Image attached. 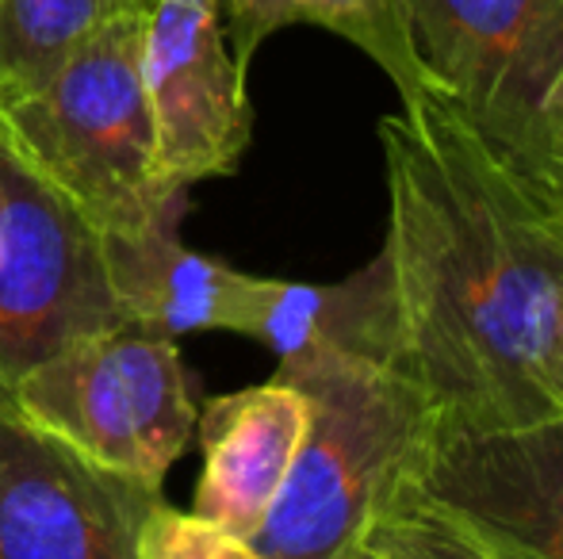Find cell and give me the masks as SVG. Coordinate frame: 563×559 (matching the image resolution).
<instances>
[{"mask_svg": "<svg viewBox=\"0 0 563 559\" xmlns=\"http://www.w3.org/2000/svg\"><path fill=\"white\" fill-rule=\"evenodd\" d=\"M410 479L503 559H563V414L510 429L438 425Z\"/></svg>", "mask_w": 563, "mask_h": 559, "instance_id": "obj_9", "label": "cell"}, {"mask_svg": "<svg viewBox=\"0 0 563 559\" xmlns=\"http://www.w3.org/2000/svg\"><path fill=\"white\" fill-rule=\"evenodd\" d=\"M407 8L418 51L449 100L518 161L563 66V0H407Z\"/></svg>", "mask_w": 563, "mask_h": 559, "instance_id": "obj_7", "label": "cell"}, {"mask_svg": "<svg viewBox=\"0 0 563 559\" xmlns=\"http://www.w3.org/2000/svg\"><path fill=\"white\" fill-rule=\"evenodd\" d=\"M150 0L123 4L51 81L0 112V149L81 211L104 238L139 234L185 211L157 177L142 89Z\"/></svg>", "mask_w": 563, "mask_h": 559, "instance_id": "obj_3", "label": "cell"}, {"mask_svg": "<svg viewBox=\"0 0 563 559\" xmlns=\"http://www.w3.org/2000/svg\"><path fill=\"white\" fill-rule=\"evenodd\" d=\"M384 261L395 368L445 429L563 414V200L537 185L445 92L379 120Z\"/></svg>", "mask_w": 563, "mask_h": 559, "instance_id": "obj_1", "label": "cell"}, {"mask_svg": "<svg viewBox=\"0 0 563 559\" xmlns=\"http://www.w3.org/2000/svg\"><path fill=\"white\" fill-rule=\"evenodd\" d=\"M556 380H560V399H563V329H560V353H556Z\"/></svg>", "mask_w": 563, "mask_h": 559, "instance_id": "obj_19", "label": "cell"}, {"mask_svg": "<svg viewBox=\"0 0 563 559\" xmlns=\"http://www.w3.org/2000/svg\"><path fill=\"white\" fill-rule=\"evenodd\" d=\"M142 89L165 192L185 195L238 169L253 138V108L245 69L230 51L223 0H150Z\"/></svg>", "mask_w": 563, "mask_h": 559, "instance_id": "obj_6", "label": "cell"}, {"mask_svg": "<svg viewBox=\"0 0 563 559\" xmlns=\"http://www.w3.org/2000/svg\"><path fill=\"white\" fill-rule=\"evenodd\" d=\"M276 380L303 391L311 425L253 545L265 559H334L415 471L438 406L399 368L341 349L280 360Z\"/></svg>", "mask_w": 563, "mask_h": 559, "instance_id": "obj_2", "label": "cell"}, {"mask_svg": "<svg viewBox=\"0 0 563 559\" xmlns=\"http://www.w3.org/2000/svg\"><path fill=\"white\" fill-rule=\"evenodd\" d=\"M162 487L112 476L15 411L0 383V559H139Z\"/></svg>", "mask_w": 563, "mask_h": 559, "instance_id": "obj_8", "label": "cell"}, {"mask_svg": "<svg viewBox=\"0 0 563 559\" xmlns=\"http://www.w3.org/2000/svg\"><path fill=\"white\" fill-rule=\"evenodd\" d=\"M234 334L253 337L280 360L341 349L395 368V314L384 261L372 257L361 272L338 283L250 277Z\"/></svg>", "mask_w": 563, "mask_h": 559, "instance_id": "obj_11", "label": "cell"}, {"mask_svg": "<svg viewBox=\"0 0 563 559\" xmlns=\"http://www.w3.org/2000/svg\"><path fill=\"white\" fill-rule=\"evenodd\" d=\"M177 219L169 215L139 234L104 238L119 314L173 342L200 329H234L250 277L188 249L177 238Z\"/></svg>", "mask_w": 563, "mask_h": 559, "instance_id": "obj_12", "label": "cell"}, {"mask_svg": "<svg viewBox=\"0 0 563 559\" xmlns=\"http://www.w3.org/2000/svg\"><path fill=\"white\" fill-rule=\"evenodd\" d=\"M223 20L230 51L242 69H250L253 54L276 31L311 23L376 62L399 89V100L445 92L418 51L407 0H223Z\"/></svg>", "mask_w": 563, "mask_h": 559, "instance_id": "obj_13", "label": "cell"}, {"mask_svg": "<svg viewBox=\"0 0 563 559\" xmlns=\"http://www.w3.org/2000/svg\"><path fill=\"white\" fill-rule=\"evenodd\" d=\"M139 559H265L257 545L188 510L157 502L139 529Z\"/></svg>", "mask_w": 563, "mask_h": 559, "instance_id": "obj_16", "label": "cell"}, {"mask_svg": "<svg viewBox=\"0 0 563 559\" xmlns=\"http://www.w3.org/2000/svg\"><path fill=\"white\" fill-rule=\"evenodd\" d=\"M334 559H391V556H387L379 545H372L368 537H356L353 545H349L345 552H338Z\"/></svg>", "mask_w": 563, "mask_h": 559, "instance_id": "obj_18", "label": "cell"}, {"mask_svg": "<svg viewBox=\"0 0 563 559\" xmlns=\"http://www.w3.org/2000/svg\"><path fill=\"white\" fill-rule=\"evenodd\" d=\"M361 537L379 545L391 559H503L464 517L422 491L415 479H399Z\"/></svg>", "mask_w": 563, "mask_h": 559, "instance_id": "obj_15", "label": "cell"}, {"mask_svg": "<svg viewBox=\"0 0 563 559\" xmlns=\"http://www.w3.org/2000/svg\"><path fill=\"white\" fill-rule=\"evenodd\" d=\"M518 165L537 185H544L563 200V66L552 89L544 92L541 108H537L533 131H529L526 154L518 157Z\"/></svg>", "mask_w": 563, "mask_h": 559, "instance_id": "obj_17", "label": "cell"}, {"mask_svg": "<svg viewBox=\"0 0 563 559\" xmlns=\"http://www.w3.org/2000/svg\"><path fill=\"white\" fill-rule=\"evenodd\" d=\"M115 322L104 234L0 149V380Z\"/></svg>", "mask_w": 563, "mask_h": 559, "instance_id": "obj_5", "label": "cell"}, {"mask_svg": "<svg viewBox=\"0 0 563 559\" xmlns=\"http://www.w3.org/2000/svg\"><path fill=\"white\" fill-rule=\"evenodd\" d=\"M8 395L89 463L154 487L192 445L200 418L177 342L126 318L62 345Z\"/></svg>", "mask_w": 563, "mask_h": 559, "instance_id": "obj_4", "label": "cell"}, {"mask_svg": "<svg viewBox=\"0 0 563 559\" xmlns=\"http://www.w3.org/2000/svg\"><path fill=\"white\" fill-rule=\"evenodd\" d=\"M311 425V406L288 380L242 388L200 406L196 440L203 471L192 514L253 540L284 491L296 452Z\"/></svg>", "mask_w": 563, "mask_h": 559, "instance_id": "obj_10", "label": "cell"}, {"mask_svg": "<svg viewBox=\"0 0 563 559\" xmlns=\"http://www.w3.org/2000/svg\"><path fill=\"white\" fill-rule=\"evenodd\" d=\"M0 383H4V380H0Z\"/></svg>", "mask_w": 563, "mask_h": 559, "instance_id": "obj_20", "label": "cell"}, {"mask_svg": "<svg viewBox=\"0 0 563 559\" xmlns=\"http://www.w3.org/2000/svg\"><path fill=\"white\" fill-rule=\"evenodd\" d=\"M131 0H0V112L38 92Z\"/></svg>", "mask_w": 563, "mask_h": 559, "instance_id": "obj_14", "label": "cell"}]
</instances>
